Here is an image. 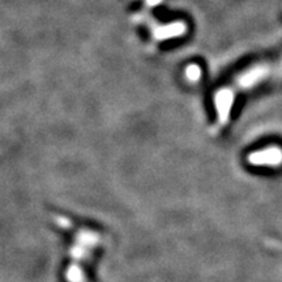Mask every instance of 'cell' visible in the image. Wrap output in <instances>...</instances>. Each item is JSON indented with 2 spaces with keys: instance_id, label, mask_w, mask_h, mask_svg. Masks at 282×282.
Instances as JSON below:
<instances>
[{
  "instance_id": "cell-3",
  "label": "cell",
  "mask_w": 282,
  "mask_h": 282,
  "mask_svg": "<svg viewBox=\"0 0 282 282\" xmlns=\"http://www.w3.org/2000/svg\"><path fill=\"white\" fill-rule=\"evenodd\" d=\"M248 162L255 166H278L282 163V150L277 146L255 152L248 156Z\"/></svg>"
},
{
  "instance_id": "cell-1",
  "label": "cell",
  "mask_w": 282,
  "mask_h": 282,
  "mask_svg": "<svg viewBox=\"0 0 282 282\" xmlns=\"http://www.w3.org/2000/svg\"><path fill=\"white\" fill-rule=\"evenodd\" d=\"M282 76V58L272 63H263L261 65H256L252 68L244 71L242 75L238 76L233 81V85L229 88H224L222 90L217 91L216 96V107H217L218 123L222 126L229 119V111L233 106L234 97L238 91L244 89L253 88L259 81H264L270 77H281Z\"/></svg>"
},
{
  "instance_id": "cell-2",
  "label": "cell",
  "mask_w": 282,
  "mask_h": 282,
  "mask_svg": "<svg viewBox=\"0 0 282 282\" xmlns=\"http://www.w3.org/2000/svg\"><path fill=\"white\" fill-rule=\"evenodd\" d=\"M73 240L69 250L71 264L65 272V279L68 282H88L84 265L90 260L93 251L102 243L104 237L91 229H78L73 234Z\"/></svg>"
}]
</instances>
